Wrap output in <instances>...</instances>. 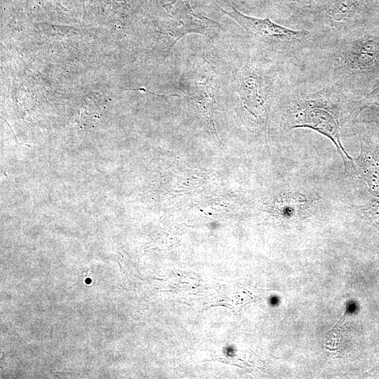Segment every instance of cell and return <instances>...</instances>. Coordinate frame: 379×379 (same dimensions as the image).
<instances>
[{"instance_id": "cell-1", "label": "cell", "mask_w": 379, "mask_h": 379, "mask_svg": "<svg viewBox=\"0 0 379 379\" xmlns=\"http://www.w3.org/2000/svg\"><path fill=\"white\" fill-rule=\"evenodd\" d=\"M304 61L316 66L322 83L340 88L348 97L379 69V36L355 28L319 39Z\"/></svg>"}, {"instance_id": "cell-2", "label": "cell", "mask_w": 379, "mask_h": 379, "mask_svg": "<svg viewBox=\"0 0 379 379\" xmlns=\"http://www.w3.org/2000/svg\"><path fill=\"white\" fill-rule=\"evenodd\" d=\"M321 86L311 91L289 88L281 107L283 128L286 131L310 128L328 138L343 159L346 175L354 178L357 176L354 159L346 152L340 136L348 97L335 85L321 83Z\"/></svg>"}, {"instance_id": "cell-3", "label": "cell", "mask_w": 379, "mask_h": 379, "mask_svg": "<svg viewBox=\"0 0 379 379\" xmlns=\"http://www.w3.org/2000/svg\"><path fill=\"white\" fill-rule=\"evenodd\" d=\"M282 66L249 58L235 77V88L244 110L266 132L270 108L284 81Z\"/></svg>"}, {"instance_id": "cell-4", "label": "cell", "mask_w": 379, "mask_h": 379, "mask_svg": "<svg viewBox=\"0 0 379 379\" xmlns=\"http://www.w3.org/2000/svg\"><path fill=\"white\" fill-rule=\"evenodd\" d=\"M219 8L256 40L272 48L291 62L303 61L319 39L312 30L283 27L268 18L246 15L232 6L230 11Z\"/></svg>"}, {"instance_id": "cell-5", "label": "cell", "mask_w": 379, "mask_h": 379, "mask_svg": "<svg viewBox=\"0 0 379 379\" xmlns=\"http://www.w3.org/2000/svg\"><path fill=\"white\" fill-rule=\"evenodd\" d=\"M318 205V199L291 190L279 194L273 203V210L283 220L293 222L309 218Z\"/></svg>"}, {"instance_id": "cell-6", "label": "cell", "mask_w": 379, "mask_h": 379, "mask_svg": "<svg viewBox=\"0 0 379 379\" xmlns=\"http://www.w3.org/2000/svg\"><path fill=\"white\" fill-rule=\"evenodd\" d=\"M357 175L366 183L370 192L379 198V157L365 135L360 141V153L354 159Z\"/></svg>"}, {"instance_id": "cell-7", "label": "cell", "mask_w": 379, "mask_h": 379, "mask_svg": "<svg viewBox=\"0 0 379 379\" xmlns=\"http://www.w3.org/2000/svg\"><path fill=\"white\" fill-rule=\"evenodd\" d=\"M360 208L364 215L379 229V198L371 200Z\"/></svg>"}]
</instances>
